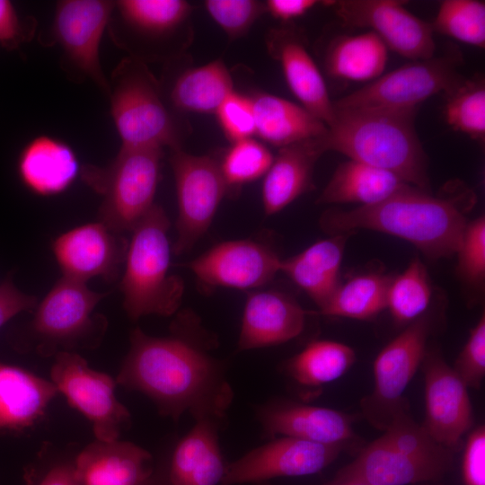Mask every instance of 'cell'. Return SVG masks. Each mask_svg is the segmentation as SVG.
I'll list each match as a JSON object with an SVG mask.
<instances>
[{
  "label": "cell",
  "instance_id": "obj_13",
  "mask_svg": "<svg viewBox=\"0 0 485 485\" xmlns=\"http://www.w3.org/2000/svg\"><path fill=\"white\" fill-rule=\"evenodd\" d=\"M50 378L58 393L93 425L96 439L113 441L131 423L130 413L115 396L116 381L96 371L76 352L55 357Z\"/></svg>",
  "mask_w": 485,
  "mask_h": 485
},
{
  "label": "cell",
  "instance_id": "obj_43",
  "mask_svg": "<svg viewBox=\"0 0 485 485\" xmlns=\"http://www.w3.org/2000/svg\"><path fill=\"white\" fill-rule=\"evenodd\" d=\"M37 20L21 15L8 0H0V46L13 51L31 41L37 30Z\"/></svg>",
  "mask_w": 485,
  "mask_h": 485
},
{
  "label": "cell",
  "instance_id": "obj_44",
  "mask_svg": "<svg viewBox=\"0 0 485 485\" xmlns=\"http://www.w3.org/2000/svg\"><path fill=\"white\" fill-rule=\"evenodd\" d=\"M465 485H485V428L479 426L468 436L463 457Z\"/></svg>",
  "mask_w": 485,
  "mask_h": 485
},
{
  "label": "cell",
  "instance_id": "obj_37",
  "mask_svg": "<svg viewBox=\"0 0 485 485\" xmlns=\"http://www.w3.org/2000/svg\"><path fill=\"white\" fill-rule=\"evenodd\" d=\"M433 31L474 47H485V4L477 0L442 1Z\"/></svg>",
  "mask_w": 485,
  "mask_h": 485
},
{
  "label": "cell",
  "instance_id": "obj_15",
  "mask_svg": "<svg viewBox=\"0 0 485 485\" xmlns=\"http://www.w3.org/2000/svg\"><path fill=\"white\" fill-rule=\"evenodd\" d=\"M346 449L290 436H277L226 465L221 485L261 482L317 473Z\"/></svg>",
  "mask_w": 485,
  "mask_h": 485
},
{
  "label": "cell",
  "instance_id": "obj_35",
  "mask_svg": "<svg viewBox=\"0 0 485 485\" xmlns=\"http://www.w3.org/2000/svg\"><path fill=\"white\" fill-rule=\"evenodd\" d=\"M427 269L414 258L402 273L392 278L386 295V308L398 323H410L423 315L431 300Z\"/></svg>",
  "mask_w": 485,
  "mask_h": 485
},
{
  "label": "cell",
  "instance_id": "obj_17",
  "mask_svg": "<svg viewBox=\"0 0 485 485\" xmlns=\"http://www.w3.org/2000/svg\"><path fill=\"white\" fill-rule=\"evenodd\" d=\"M128 241L101 221L76 226L51 245L62 277L87 283L101 278L113 282L123 269Z\"/></svg>",
  "mask_w": 485,
  "mask_h": 485
},
{
  "label": "cell",
  "instance_id": "obj_18",
  "mask_svg": "<svg viewBox=\"0 0 485 485\" xmlns=\"http://www.w3.org/2000/svg\"><path fill=\"white\" fill-rule=\"evenodd\" d=\"M280 261L268 245L242 239L217 243L186 267L205 287L246 290L270 282L279 272Z\"/></svg>",
  "mask_w": 485,
  "mask_h": 485
},
{
  "label": "cell",
  "instance_id": "obj_28",
  "mask_svg": "<svg viewBox=\"0 0 485 485\" xmlns=\"http://www.w3.org/2000/svg\"><path fill=\"white\" fill-rule=\"evenodd\" d=\"M346 235H331L295 256L281 259L279 272L303 289L320 310L340 284V271Z\"/></svg>",
  "mask_w": 485,
  "mask_h": 485
},
{
  "label": "cell",
  "instance_id": "obj_46",
  "mask_svg": "<svg viewBox=\"0 0 485 485\" xmlns=\"http://www.w3.org/2000/svg\"><path fill=\"white\" fill-rule=\"evenodd\" d=\"M317 4L315 0H269L265 6L273 17L287 22L303 16Z\"/></svg>",
  "mask_w": 485,
  "mask_h": 485
},
{
  "label": "cell",
  "instance_id": "obj_45",
  "mask_svg": "<svg viewBox=\"0 0 485 485\" xmlns=\"http://www.w3.org/2000/svg\"><path fill=\"white\" fill-rule=\"evenodd\" d=\"M38 300L34 295L18 289L11 278L0 284V328L17 314L35 309Z\"/></svg>",
  "mask_w": 485,
  "mask_h": 485
},
{
  "label": "cell",
  "instance_id": "obj_39",
  "mask_svg": "<svg viewBox=\"0 0 485 485\" xmlns=\"http://www.w3.org/2000/svg\"><path fill=\"white\" fill-rule=\"evenodd\" d=\"M207 12L230 39L244 36L266 12L265 3L255 0H207Z\"/></svg>",
  "mask_w": 485,
  "mask_h": 485
},
{
  "label": "cell",
  "instance_id": "obj_34",
  "mask_svg": "<svg viewBox=\"0 0 485 485\" xmlns=\"http://www.w3.org/2000/svg\"><path fill=\"white\" fill-rule=\"evenodd\" d=\"M391 279L375 272L354 276L339 285L321 313L357 320L372 319L386 308Z\"/></svg>",
  "mask_w": 485,
  "mask_h": 485
},
{
  "label": "cell",
  "instance_id": "obj_11",
  "mask_svg": "<svg viewBox=\"0 0 485 485\" xmlns=\"http://www.w3.org/2000/svg\"><path fill=\"white\" fill-rule=\"evenodd\" d=\"M178 204L175 255L189 251L209 228L228 186L220 162L195 155L181 147L171 150Z\"/></svg>",
  "mask_w": 485,
  "mask_h": 485
},
{
  "label": "cell",
  "instance_id": "obj_26",
  "mask_svg": "<svg viewBox=\"0 0 485 485\" xmlns=\"http://www.w3.org/2000/svg\"><path fill=\"white\" fill-rule=\"evenodd\" d=\"M80 172L74 149L65 141L48 135L31 139L17 160L21 181L32 193L44 197L66 191Z\"/></svg>",
  "mask_w": 485,
  "mask_h": 485
},
{
  "label": "cell",
  "instance_id": "obj_7",
  "mask_svg": "<svg viewBox=\"0 0 485 485\" xmlns=\"http://www.w3.org/2000/svg\"><path fill=\"white\" fill-rule=\"evenodd\" d=\"M162 157L161 148L121 146L108 164L81 167L84 182L102 198L99 221L121 234L132 231L154 205Z\"/></svg>",
  "mask_w": 485,
  "mask_h": 485
},
{
  "label": "cell",
  "instance_id": "obj_36",
  "mask_svg": "<svg viewBox=\"0 0 485 485\" xmlns=\"http://www.w3.org/2000/svg\"><path fill=\"white\" fill-rule=\"evenodd\" d=\"M445 119L455 131L471 138L484 142L485 139V85L484 81L463 79L445 93Z\"/></svg>",
  "mask_w": 485,
  "mask_h": 485
},
{
  "label": "cell",
  "instance_id": "obj_27",
  "mask_svg": "<svg viewBox=\"0 0 485 485\" xmlns=\"http://www.w3.org/2000/svg\"><path fill=\"white\" fill-rule=\"evenodd\" d=\"M57 394L51 381L0 363V430L20 431L33 426Z\"/></svg>",
  "mask_w": 485,
  "mask_h": 485
},
{
  "label": "cell",
  "instance_id": "obj_8",
  "mask_svg": "<svg viewBox=\"0 0 485 485\" xmlns=\"http://www.w3.org/2000/svg\"><path fill=\"white\" fill-rule=\"evenodd\" d=\"M192 6L183 0H118L107 29L130 57L173 61L191 40Z\"/></svg>",
  "mask_w": 485,
  "mask_h": 485
},
{
  "label": "cell",
  "instance_id": "obj_31",
  "mask_svg": "<svg viewBox=\"0 0 485 485\" xmlns=\"http://www.w3.org/2000/svg\"><path fill=\"white\" fill-rule=\"evenodd\" d=\"M234 92L232 76L221 59L188 68L170 83L167 97L172 107L194 113H215Z\"/></svg>",
  "mask_w": 485,
  "mask_h": 485
},
{
  "label": "cell",
  "instance_id": "obj_21",
  "mask_svg": "<svg viewBox=\"0 0 485 485\" xmlns=\"http://www.w3.org/2000/svg\"><path fill=\"white\" fill-rule=\"evenodd\" d=\"M305 311L290 295L276 290L248 294L238 339V350L287 342L304 331Z\"/></svg>",
  "mask_w": 485,
  "mask_h": 485
},
{
  "label": "cell",
  "instance_id": "obj_1",
  "mask_svg": "<svg viewBox=\"0 0 485 485\" xmlns=\"http://www.w3.org/2000/svg\"><path fill=\"white\" fill-rule=\"evenodd\" d=\"M116 383L148 397L158 412L174 421L189 412L226 418L234 399L224 362L212 354L217 346L192 313L179 314L164 337L135 328Z\"/></svg>",
  "mask_w": 485,
  "mask_h": 485
},
{
  "label": "cell",
  "instance_id": "obj_2",
  "mask_svg": "<svg viewBox=\"0 0 485 485\" xmlns=\"http://www.w3.org/2000/svg\"><path fill=\"white\" fill-rule=\"evenodd\" d=\"M472 204L473 194L465 188L435 197L409 184L375 205L328 209L320 225L331 235L359 229L393 235L437 260L457 252L468 224L465 215Z\"/></svg>",
  "mask_w": 485,
  "mask_h": 485
},
{
  "label": "cell",
  "instance_id": "obj_29",
  "mask_svg": "<svg viewBox=\"0 0 485 485\" xmlns=\"http://www.w3.org/2000/svg\"><path fill=\"white\" fill-rule=\"evenodd\" d=\"M256 134L267 143L287 146L324 136L327 126L303 106L269 93L251 97Z\"/></svg>",
  "mask_w": 485,
  "mask_h": 485
},
{
  "label": "cell",
  "instance_id": "obj_30",
  "mask_svg": "<svg viewBox=\"0 0 485 485\" xmlns=\"http://www.w3.org/2000/svg\"><path fill=\"white\" fill-rule=\"evenodd\" d=\"M407 185L390 172L349 159L337 167L317 203L370 206L386 199Z\"/></svg>",
  "mask_w": 485,
  "mask_h": 485
},
{
  "label": "cell",
  "instance_id": "obj_49",
  "mask_svg": "<svg viewBox=\"0 0 485 485\" xmlns=\"http://www.w3.org/2000/svg\"><path fill=\"white\" fill-rule=\"evenodd\" d=\"M426 485H428V484H426Z\"/></svg>",
  "mask_w": 485,
  "mask_h": 485
},
{
  "label": "cell",
  "instance_id": "obj_48",
  "mask_svg": "<svg viewBox=\"0 0 485 485\" xmlns=\"http://www.w3.org/2000/svg\"><path fill=\"white\" fill-rule=\"evenodd\" d=\"M327 485H367V484L361 483V482H358V481H334V480H332Z\"/></svg>",
  "mask_w": 485,
  "mask_h": 485
},
{
  "label": "cell",
  "instance_id": "obj_33",
  "mask_svg": "<svg viewBox=\"0 0 485 485\" xmlns=\"http://www.w3.org/2000/svg\"><path fill=\"white\" fill-rule=\"evenodd\" d=\"M356 354L349 346L332 340H313L287 360L282 372L304 389L331 383L344 375L354 364Z\"/></svg>",
  "mask_w": 485,
  "mask_h": 485
},
{
  "label": "cell",
  "instance_id": "obj_12",
  "mask_svg": "<svg viewBox=\"0 0 485 485\" xmlns=\"http://www.w3.org/2000/svg\"><path fill=\"white\" fill-rule=\"evenodd\" d=\"M431 327L425 313L377 355L373 392L360 401L363 416L376 429L384 431L395 413L409 406L402 394L422 362Z\"/></svg>",
  "mask_w": 485,
  "mask_h": 485
},
{
  "label": "cell",
  "instance_id": "obj_4",
  "mask_svg": "<svg viewBox=\"0 0 485 485\" xmlns=\"http://www.w3.org/2000/svg\"><path fill=\"white\" fill-rule=\"evenodd\" d=\"M169 228L167 214L154 203L131 231L119 289L123 308L133 321L172 315L181 304L184 282L170 272Z\"/></svg>",
  "mask_w": 485,
  "mask_h": 485
},
{
  "label": "cell",
  "instance_id": "obj_25",
  "mask_svg": "<svg viewBox=\"0 0 485 485\" xmlns=\"http://www.w3.org/2000/svg\"><path fill=\"white\" fill-rule=\"evenodd\" d=\"M326 152L323 136L279 148L262 185L266 215L281 211L312 188L314 166Z\"/></svg>",
  "mask_w": 485,
  "mask_h": 485
},
{
  "label": "cell",
  "instance_id": "obj_14",
  "mask_svg": "<svg viewBox=\"0 0 485 485\" xmlns=\"http://www.w3.org/2000/svg\"><path fill=\"white\" fill-rule=\"evenodd\" d=\"M347 26L367 28L401 57L412 61L433 57L436 44L431 24L397 0H339L331 3Z\"/></svg>",
  "mask_w": 485,
  "mask_h": 485
},
{
  "label": "cell",
  "instance_id": "obj_24",
  "mask_svg": "<svg viewBox=\"0 0 485 485\" xmlns=\"http://www.w3.org/2000/svg\"><path fill=\"white\" fill-rule=\"evenodd\" d=\"M194 420L172 453L169 485H221L227 464L220 448L219 432L225 418L202 417Z\"/></svg>",
  "mask_w": 485,
  "mask_h": 485
},
{
  "label": "cell",
  "instance_id": "obj_38",
  "mask_svg": "<svg viewBox=\"0 0 485 485\" xmlns=\"http://www.w3.org/2000/svg\"><path fill=\"white\" fill-rule=\"evenodd\" d=\"M273 159L274 156L262 143L251 137L233 143L220 166L229 188L241 186L265 175Z\"/></svg>",
  "mask_w": 485,
  "mask_h": 485
},
{
  "label": "cell",
  "instance_id": "obj_20",
  "mask_svg": "<svg viewBox=\"0 0 485 485\" xmlns=\"http://www.w3.org/2000/svg\"><path fill=\"white\" fill-rule=\"evenodd\" d=\"M454 458L410 455L379 438L363 447L357 457L341 468L334 481H354L367 485H409L441 479Z\"/></svg>",
  "mask_w": 485,
  "mask_h": 485
},
{
  "label": "cell",
  "instance_id": "obj_10",
  "mask_svg": "<svg viewBox=\"0 0 485 485\" xmlns=\"http://www.w3.org/2000/svg\"><path fill=\"white\" fill-rule=\"evenodd\" d=\"M460 57L449 56L415 60L394 69L364 87L332 102L336 108H374L417 110L422 101L446 93L464 78L457 66Z\"/></svg>",
  "mask_w": 485,
  "mask_h": 485
},
{
  "label": "cell",
  "instance_id": "obj_32",
  "mask_svg": "<svg viewBox=\"0 0 485 485\" xmlns=\"http://www.w3.org/2000/svg\"><path fill=\"white\" fill-rule=\"evenodd\" d=\"M388 48L373 31L344 35L330 45L326 70L334 78L370 82L377 79L385 69Z\"/></svg>",
  "mask_w": 485,
  "mask_h": 485
},
{
  "label": "cell",
  "instance_id": "obj_42",
  "mask_svg": "<svg viewBox=\"0 0 485 485\" xmlns=\"http://www.w3.org/2000/svg\"><path fill=\"white\" fill-rule=\"evenodd\" d=\"M454 373L467 388L479 389L485 375V316L471 330L469 338L455 360Z\"/></svg>",
  "mask_w": 485,
  "mask_h": 485
},
{
  "label": "cell",
  "instance_id": "obj_5",
  "mask_svg": "<svg viewBox=\"0 0 485 485\" xmlns=\"http://www.w3.org/2000/svg\"><path fill=\"white\" fill-rule=\"evenodd\" d=\"M110 114L128 148L181 147V131L161 83L146 63L128 57L111 73Z\"/></svg>",
  "mask_w": 485,
  "mask_h": 485
},
{
  "label": "cell",
  "instance_id": "obj_9",
  "mask_svg": "<svg viewBox=\"0 0 485 485\" xmlns=\"http://www.w3.org/2000/svg\"><path fill=\"white\" fill-rule=\"evenodd\" d=\"M115 1L62 0L56 4L50 31L52 44L61 48L60 65L76 83L91 80L107 97L110 83L100 62V43Z\"/></svg>",
  "mask_w": 485,
  "mask_h": 485
},
{
  "label": "cell",
  "instance_id": "obj_41",
  "mask_svg": "<svg viewBox=\"0 0 485 485\" xmlns=\"http://www.w3.org/2000/svg\"><path fill=\"white\" fill-rule=\"evenodd\" d=\"M225 137L232 142L251 138L256 134L252 99L233 92L216 112Z\"/></svg>",
  "mask_w": 485,
  "mask_h": 485
},
{
  "label": "cell",
  "instance_id": "obj_3",
  "mask_svg": "<svg viewBox=\"0 0 485 485\" xmlns=\"http://www.w3.org/2000/svg\"><path fill=\"white\" fill-rule=\"evenodd\" d=\"M416 111L333 106L323 136L325 149L390 172L429 192L428 158L414 126Z\"/></svg>",
  "mask_w": 485,
  "mask_h": 485
},
{
  "label": "cell",
  "instance_id": "obj_16",
  "mask_svg": "<svg viewBox=\"0 0 485 485\" xmlns=\"http://www.w3.org/2000/svg\"><path fill=\"white\" fill-rule=\"evenodd\" d=\"M420 365L426 415L422 427L435 442L454 452L473 422L467 387L437 349L427 348Z\"/></svg>",
  "mask_w": 485,
  "mask_h": 485
},
{
  "label": "cell",
  "instance_id": "obj_47",
  "mask_svg": "<svg viewBox=\"0 0 485 485\" xmlns=\"http://www.w3.org/2000/svg\"><path fill=\"white\" fill-rule=\"evenodd\" d=\"M38 485H81L74 463H62L52 466Z\"/></svg>",
  "mask_w": 485,
  "mask_h": 485
},
{
  "label": "cell",
  "instance_id": "obj_40",
  "mask_svg": "<svg viewBox=\"0 0 485 485\" xmlns=\"http://www.w3.org/2000/svg\"><path fill=\"white\" fill-rule=\"evenodd\" d=\"M458 254V272L469 284L480 285L485 277V218L468 222Z\"/></svg>",
  "mask_w": 485,
  "mask_h": 485
},
{
  "label": "cell",
  "instance_id": "obj_19",
  "mask_svg": "<svg viewBox=\"0 0 485 485\" xmlns=\"http://www.w3.org/2000/svg\"><path fill=\"white\" fill-rule=\"evenodd\" d=\"M256 417L262 436H290L348 448L357 440L351 415L331 408L275 399L258 406Z\"/></svg>",
  "mask_w": 485,
  "mask_h": 485
},
{
  "label": "cell",
  "instance_id": "obj_22",
  "mask_svg": "<svg viewBox=\"0 0 485 485\" xmlns=\"http://www.w3.org/2000/svg\"><path fill=\"white\" fill-rule=\"evenodd\" d=\"M269 55L283 71L292 93L306 110L326 126L333 117L325 81L300 36L290 29H274L266 37Z\"/></svg>",
  "mask_w": 485,
  "mask_h": 485
},
{
  "label": "cell",
  "instance_id": "obj_6",
  "mask_svg": "<svg viewBox=\"0 0 485 485\" xmlns=\"http://www.w3.org/2000/svg\"><path fill=\"white\" fill-rule=\"evenodd\" d=\"M109 294L61 277L35 307L26 343L44 357L95 348L104 338L108 321L94 310Z\"/></svg>",
  "mask_w": 485,
  "mask_h": 485
},
{
  "label": "cell",
  "instance_id": "obj_23",
  "mask_svg": "<svg viewBox=\"0 0 485 485\" xmlns=\"http://www.w3.org/2000/svg\"><path fill=\"white\" fill-rule=\"evenodd\" d=\"M74 464L81 485H146L153 472L148 451L119 439H96L78 454Z\"/></svg>",
  "mask_w": 485,
  "mask_h": 485
}]
</instances>
